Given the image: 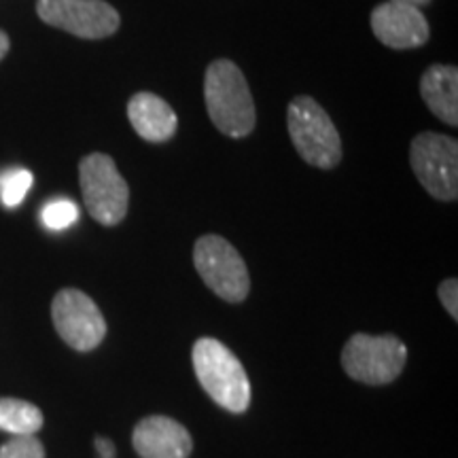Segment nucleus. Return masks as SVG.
<instances>
[{
  "label": "nucleus",
  "instance_id": "7",
  "mask_svg": "<svg viewBox=\"0 0 458 458\" xmlns=\"http://www.w3.org/2000/svg\"><path fill=\"white\" fill-rule=\"evenodd\" d=\"M410 162L416 179L442 202L458 198V142L437 131H422L411 140Z\"/></svg>",
  "mask_w": 458,
  "mask_h": 458
},
{
  "label": "nucleus",
  "instance_id": "10",
  "mask_svg": "<svg viewBox=\"0 0 458 458\" xmlns=\"http://www.w3.org/2000/svg\"><path fill=\"white\" fill-rule=\"evenodd\" d=\"M371 30L391 49H416L428 41V21L420 9L403 3L380 4L371 13Z\"/></svg>",
  "mask_w": 458,
  "mask_h": 458
},
{
  "label": "nucleus",
  "instance_id": "12",
  "mask_svg": "<svg viewBox=\"0 0 458 458\" xmlns=\"http://www.w3.org/2000/svg\"><path fill=\"white\" fill-rule=\"evenodd\" d=\"M128 117L136 134L148 142L170 140L174 136L176 125H179L176 113L172 111L168 102L156 94H148V91H140V94L131 96L128 105Z\"/></svg>",
  "mask_w": 458,
  "mask_h": 458
},
{
  "label": "nucleus",
  "instance_id": "17",
  "mask_svg": "<svg viewBox=\"0 0 458 458\" xmlns=\"http://www.w3.org/2000/svg\"><path fill=\"white\" fill-rule=\"evenodd\" d=\"M0 458H45V448L34 435H17L0 448Z\"/></svg>",
  "mask_w": 458,
  "mask_h": 458
},
{
  "label": "nucleus",
  "instance_id": "9",
  "mask_svg": "<svg viewBox=\"0 0 458 458\" xmlns=\"http://www.w3.org/2000/svg\"><path fill=\"white\" fill-rule=\"evenodd\" d=\"M37 13L45 24L81 38H106L122 24L117 9L105 0H38Z\"/></svg>",
  "mask_w": 458,
  "mask_h": 458
},
{
  "label": "nucleus",
  "instance_id": "1",
  "mask_svg": "<svg viewBox=\"0 0 458 458\" xmlns=\"http://www.w3.org/2000/svg\"><path fill=\"white\" fill-rule=\"evenodd\" d=\"M204 98L210 122L221 134L244 139L255 128L257 111L249 83L240 68L229 60H216L204 79Z\"/></svg>",
  "mask_w": 458,
  "mask_h": 458
},
{
  "label": "nucleus",
  "instance_id": "18",
  "mask_svg": "<svg viewBox=\"0 0 458 458\" xmlns=\"http://www.w3.org/2000/svg\"><path fill=\"white\" fill-rule=\"evenodd\" d=\"M439 300H442L444 308L448 310L452 318H458V280L456 278H448L439 284Z\"/></svg>",
  "mask_w": 458,
  "mask_h": 458
},
{
  "label": "nucleus",
  "instance_id": "21",
  "mask_svg": "<svg viewBox=\"0 0 458 458\" xmlns=\"http://www.w3.org/2000/svg\"><path fill=\"white\" fill-rule=\"evenodd\" d=\"M391 3H403V4H411V7H420V4L431 3V0H391Z\"/></svg>",
  "mask_w": 458,
  "mask_h": 458
},
{
  "label": "nucleus",
  "instance_id": "19",
  "mask_svg": "<svg viewBox=\"0 0 458 458\" xmlns=\"http://www.w3.org/2000/svg\"><path fill=\"white\" fill-rule=\"evenodd\" d=\"M96 450L100 452L102 458H114V445L105 437H96Z\"/></svg>",
  "mask_w": 458,
  "mask_h": 458
},
{
  "label": "nucleus",
  "instance_id": "5",
  "mask_svg": "<svg viewBox=\"0 0 458 458\" xmlns=\"http://www.w3.org/2000/svg\"><path fill=\"white\" fill-rule=\"evenodd\" d=\"M408 348L394 335L357 334L342 351V368L363 385H388L403 371Z\"/></svg>",
  "mask_w": 458,
  "mask_h": 458
},
{
  "label": "nucleus",
  "instance_id": "3",
  "mask_svg": "<svg viewBox=\"0 0 458 458\" xmlns=\"http://www.w3.org/2000/svg\"><path fill=\"white\" fill-rule=\"evenodd\" d=\"M286 123L297 153L314 168L329 170L342 159V139L334 122L317 100L300 96L291 100Z\"/></svg>",
  "mask_w": 458,
  "mask_h": 458
},
{
  "label": "nucleus",
  "instance_id": "14",
  "mask_svg": "<svg viewBox=\"0 0 458 458\" xmlns=\"http://www.w3.org/2000/svg\"><path fill=\"white\" fill-rule=\"evenodd\" d=\"M43 411L30 401L3 397L0 399V431L17 435H37L43 428Z\"/></svg>",
  "mask_w": 458,
  "mask_h": 458
},
{
  "label": "nucleus",
  "instance_id": "15",
  "mask_svg": "<svg viewBox=\"0 0 458 458\" xmlns=\"http://www.w3.org/2000/svg\"><path fill=\"white\" fill-rule=\"evenodd\" d=\"M34 182V176L26 168H9L0 172V202L7 208H15L24 202Z\"/></svg>",
  "mask_w": 458,
  "mask_h": 458
},
{
  "label": "nucleus",
  "instance_id": "4",
  "mask_svg": "<svg viewBox=\"0 0 458 458\" xmlns=\"http://www.w3.org/2000/svg\"><path fill=\"white\" fill-rule=\"evenodd\" d=\"M79 179H81V193L88 213L100 225L113 227L125 219L130 206V187L119 174L113 157L105 153H91L83 157L79 165Z\"/></svg>",
  "mask_w": 458,
  "mask_h": 458
},
{
  "label": "nucleus",
  "instance_id": "11",
  "mask_svg": "<svg viewBox=\"0 0 458 458\" xmlns=\"http://www.w3.org/2000/svg\"><path fill=\"white\" fill-rule=\"evenodd\" d=\"M131 444L140 458H189L191 433L168 416L142 418L131 433Z\"/></svg>",
  "mask_w": 458,
  "mask_h": 458
},
{
  "label": "nucleus",
  "instance_id": "16",
  "mask_svg": "<svg viewBox=\"0 0 458 458\" xmlns=\"http://www.w3.org/2000/svg\"><path fill=\"white\" fill-rule=\"evenodd\" d=\"M41 221L51 232H64L79 221V206L66 198L51 199L43 206Z\"/></svg>",
  "mask_w": 458,
  "mask_h": 458
},
{
  "label": "nucleus",
  "instance_id": "8",
  "mask_svg": "<svg viewBox=\"0 0 458 458\" xmlns=\"http://www.w3.org/2000/svg\"><path fill=\"white\" fill-rule=\"evenodd\" d=\"M51 318L62 340L79 352L98 348L106 335V320L100 308L79 289H62L54 297Z\"/></svg>",
  "mask_w": 458,
  "mask_h": 458
},
{
  "label": "nucleus",
  "instance_id": "6",
  "mask_svg": "<svg viewBox=\"0 0 458 458\" xmlns=\"http://www.w3.org/2000/svg\"><path fill=\"white\" fill-rule=\"evenodd\" d=\"M193 266L208 289L221 300L240 303L250 291V276L242 255L225 238L208 233L193 246Z\"/></svg>",
  "mask_w": 458,
  "mask_h": 458
},
{
  "label": "nucleus",
  "instance_id": "13",
  "mask_svg": "<svg viewBox=\"0 0 458 458\" xmlns=\"http://www.w3.org/2000/svg\"><path fill=\"white\" fill-rule=\"evenodd\" d=\"M420 94L435 117L448 125H458V71L454 66L435 64L427 68Z\"/></svg>",
  "mask_w": 458,
  "mask_h": 458
},
{
  "label": "nucleus",
  "instance_id": "2",
  "mask_svg": "<svg viewBox=\"0 0 458 458\" xmlns=\"http://www.w3.org/2000/svg\"><path fill=\"white\" fill-rule=\"evenodd\" d=\"M193 369L208 397L223 410L242 414L250 405V380L244 365L225 344L215 337H199L193 344Z\"/></svg>",
  "mask_w": 458,
  "mask_h": 458
},
{
  "label": "nucleus",
  "instance_id": "20",
  "mask_svg": "<svg viewBox=\"0 0 458 458\" xmlns=\"http://www.w3.org/2000/svg\"><path fill=\"white\" fill-rule=\"evenodd\" d=\"M9 37L7 34H4L3 30H0V60H3L4 55H7V51H9Z\"/></svg>",
  "mask_w": 458,
  "mask_h": 458
}]
</instances>
